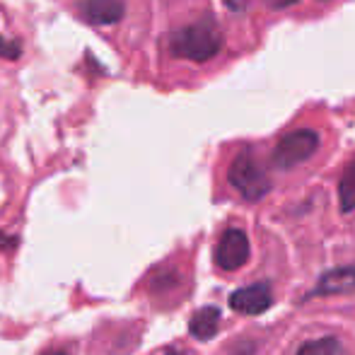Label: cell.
Here are the masks:
<instances>
[{
	"label": "cell",
	"instance_id": "obj_1",
	"mask_svg": "<svg viewBox=\"0 0 355 355\" xmlns=\"http://www.w3.org/2000/svg\"><path fill=\"white\" fill-rule=\"evenodd\" d=\"M169 46H172L174 56L203 63L218 56V51L223 49V34L213 19H198V22L174 32Z\"/></svg>",
	"mask_w": 355,
	"mask_h": 355
},
{
	"label": "cell",
	"instance_id": "obj_2",
	"mask_svg": "<svg viewBox=\"0 0 355 355\" xmlns=\"http://www.w3.org/2000/svg\"><path fill=\"white\" fill-rule=\"evenodd\" d=\"M230 184L242 193L247 201H259L268 193L271 182L266 172L259 167V162L249 153H242L230 164Z\"/></svg>",
	"mask_w": 355,
	"mask_h": 355
},
{
	"label": "cell",
	"instance_id": "obj_3",
	"mask_svg": "<svg viewBox=\"0 0 355 355\" xmlns=\"http://www.w3.org/2000/svg\"><path fill=\"white\" fill-rule=\"evenodd\" d=\"M319 148V133L312 131V128H300V131H293L288 136L281 138V143L273 150V162L281 169H290L295 164L309 159Z\"/></svg>",
	"mask_w": 355,
	"mask_h": 355
},
{
	"label": "cell",
	"instance_id": "obj_4",
	"mask_svg": "<svg viewBox=\"0 0 355 355\" xmlns=\"http://www.w3.org/2000/svg\"><path fill=\"white\" fill-rule=\"evenodd\" d=\"M249 259V239L242 230H227L215 249V261L223 271H237Z\"/></svg>",
	"mask_w": 355,
	"mask_h": 355
},
{
	"label": "cell",
	"instance_id": "obj_5",
	"mask_svg": "<svg viewBox=\"0 0 355 355\" xmlns=\"http://www.w3.org/2000/svg\"><path fill=\"white\" fill-rule=\"evenodd\" d=\"M271 302H273V295L266 283L247 285V288H239L237 293L230 295L232 309H237L242 314H261L271 307Z\"/></svg>",
	"mask_w": 355,
	"mask_h": 355
},
{
	"label": "cell",
	"instance_id": "obj_6",
	"mask_svg": "<svg viewBox=\"0 0 355 355\" xmlns=\"http://www.w3.org/2000/svg\"><path fill=\"white\" fill-rule=\"evenodd\" d=\"M83 15L87 22L114 24L123 17V0H87Z\"/></svg>",
	"mask_w": 355,
	"mask_h": 355
},
{
	"label": "cell",
	"instance_id": "obj_7",
	"mask_svg": "<svg viewBox=\"0 0 355 355\" xmlns=\"http://www.w3.org/2000/svg\"><path fill=\"white\" fill-rule=\"evenodd\" d=\"M355 290V266L336 268V271L327 273V276L319 281L317 295H338V293H351Z\"/></svg>",
	"mask_w": 355,
	"mask_h": 355
},
{
	"label": "cell",
	"instance_id": "obj_8",
	"mask_svg": "<svg viewBox=\"0 0 355 355\" xmlns=\"http://www.w3.org/2000/svg\"><path fill=\"white\" fill-rule=\"evenodd\" d=\"M218 322H220V312L215 307H203L198 309L191 317V334L196 338H211L218 331Z\"/></svg>",
	"mask_w": 355,
	"mask_h": 355
},
{
	"label": "cell",
	"instance_id": "obj_9",
	"mask_svg": "<svg viewBox=\"0 0 355 355\" xmlns=\"http://www.w3.org/2000/svg\"><path fill=\"white\" fill-rule=\"evenodd\" d=\"M338 198H341L343 211H353L355 208V159L348 164L341 182H338Z\"/></svg>",
	"mask_w": 355,
	"mask_h": 355
},
{
	"label": "cell",
	"instance_id": "obj_10",
	"mask_svg": "<svg viewBox=\"0 0 355 355\" xmlns=\"http://www.w3.org/2000/svg\"><path fill=\"white\" fill-rule=\"evenodd\" d=\"M297 355H341V343L336 338H319V341L304 343Z\"/></svg>",
	"mask_w": 355,
	"mask_h": 355
},
{
	"label": "cell",
	"instance_id": "obj_11",
	"mask_svg": "<svg viewBox=\"0 0 355 355\" xmlns=\"http://www.w3.org/2000/svg\"><path fill=\"white\" fill-rule=\"evenodd\" d=\"M271 8H276V10H285V8H290V5H295L297 0H266Z\"/></svg>",
	"mask_w": 355,
	"mask_h": 355
},
{
	"label": "cell",
	"instance_id": "obj_12",
	"mask_svg": "<svg viewBox=\"0 0 355 355\" xmlns=\"http://www.w3.org/2000/svg\"><path fill=\"white\" fill-rule=\"evenodd\" d=\"M46 355H68V353H63V351H53V353H46Z\"/></svg>",
	"mask_w": 355,
	"mask_h": 355
},
{
	"label": "cell",
	"instance_id": "obj_13",
	"mask_svg": "<svg viewBox=\"0 0 355 355\" xmlns=\"http://www.w3.org/2000/svg\"><path fill=\"white\" fill-rule=\"evenodd\" d=\"M164 355H182V353H177V351H169V353H164Z\"/></svg>",
	"mask_w": 355,
	"mask_h": 355
}]
</instances>
